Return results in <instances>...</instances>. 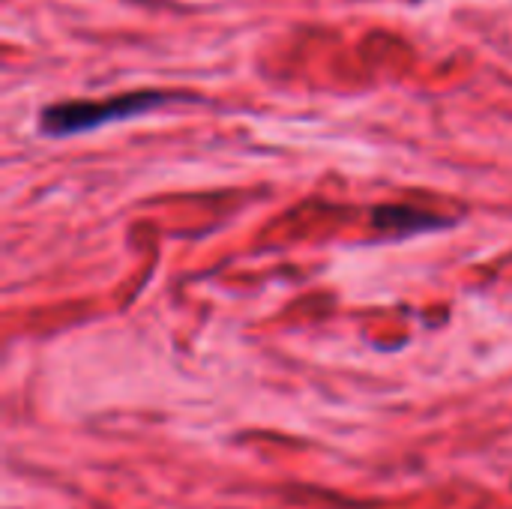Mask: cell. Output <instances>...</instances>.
<instances>
[{"instance_id": "2", "label": "cell", "mask_w": 512, "mask_h": 509, "mask_svg": "<svg viewBox=\"0 0 512 509\" xmlns=\"http://www.w3.org/2000/svg\"><path fill=\"white\" fill-rule=\"evenodd\" d=\"M441 216H432V213H423V210H414V207H381L375 210V225L378 228H387V231H423V228H435L441 225L438 222Z\"/></svg>"}, {"instance_id": "1", "label": "cell", "mask_w": 512, "mask_h": 509, "mask_svg": "<svg viewBox=\"0 0 512 509\" xmlns=\"http://www.w3.org/2000/svg\"><path fill=\"white\" fill-rule=\"evenodd\" d=\"M186 99L183 93H165V90H135V93H120L111 99H69V102H54L45 105L39 114V132L51 138H66V135H81L90 129H99L114 120H132L141 117L165 102Z\"/></svg>"}]
</instances>
